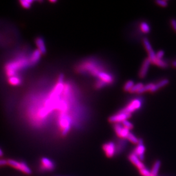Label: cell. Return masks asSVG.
Returning <instances> with one entry per match:
<instances>
[{
	"label": "cell",
	"instance_id": "obj_1",
	"mask_svg": "<svg viewBox=\"0 0 176 176\" xmlns=\"http://www.w3.org/2000/svg\"><path fill=\"white\" fill-rule=\"evenodd\" d=\"M30 54L25 51L18 52L16 56L5 64L4 71L7 79L13 76H21L20 73L32 67L30 62Z\"/></svg>",
	"mask_w": 176,
	"mask_h": 176
},
{
	"label": "cell",
	"instance_id": "obj_2",
	"mask_svg": "<svg viewBox=\"0 0 176 176\" xmlns=\"http://www.w3.org/2000/svg\"><path fill=\"white\" fill-rule=\"evenodd\" d=\"M75 70L79 74L91 75L97 78L100 72L104 70L98 61L95 59L88 58L79 62L76 66Z\"/></svg>",
	"mask_w": 176,
	"mask_h": 176
},
{
	"label": "cell",
	"instance_id": "obj_3",
	"mask_svg": "<svg viewBox=\"0 0 176 176\" xmlns=\"http://www.w3.org/2000/svg\"><path fill=\"white\" fill-rule=\"evenodd\" d=\"M7 165L19 170L26 174H31L32 173L29 166L24 162H18L16 160L9 159L7 160Z\"/></svg>",
	"mask_w": 176,
	"mask_h": 176
},
{
	"label": "cell",
	"instance_id": "obj_4",
	"mask_svg": "<svg viewBox=\"0 0 176 176\" xmlns=\"http://www.w3.org/2000/svg\"><path fill=\"white\" fill-rule=\"evenodd\" d=\"M132 115L127 112H125L123 111H120L117 114L114 115L109 117L108 121L111 123H123L124 121L127 120L128 119L131 117Z\"/></svg>",
	"mask_w": 176,
	"mask_h": 176
},
{
	"label": "cell",
	"instance_id": "obj_5",
	"mask_svg": "<svg viewBox=\"0 0 176 176\" xmlns=\"http://www.w3.org/2000/svg\"><path fill=\"white\" fill-rule=\"evenodd\" d=\"M141 107V101L140 99H135L132 101H130V103L125 107H124L121 111H123L125 112H127L129 114H132V112L140 109Z\"/></svg>",
	"mask_w": 176,
	"mask_h": 176
},
{
	"label": "cell",
	"instance_id": "obj_6",
	"mask_svg": "<svg viewBox=\"0 0 176 176\" xmlns=\"http://www.w3.org/2000/svg\"><path fill=\"white\" fill-rule=\"evenodd\" d=\"M114 130L117 136L123 139H127L128 134L130 133V130L124 127L120 123L115 124Z\"/></svg>",
	"mask_w": 176,
	"mask_h": 176
},
{
	"label": "cell",
	"instance_id": "obj_7",
	"mask_svg": "<svg viewBox=\"0 0 176 176\" xmlns=\"http://www.w3.org/2000/svg\"><path fill=\"white\" fill-rule=\"evenodd\" d=\"M96 78L97 80L105 82L107 85H111L114 81V78L112 75L105 70L100 72Z\"/></svg>",
	"mask_w": 176,
	"mask_h": 176
},
{
	"label": "cell",
	"instance_id": "obj_8",
	"mask_svg": "<svg viewBox=\"0 0 176 176\" xmlns=\"http://www.w3.org/2000/svg\"><path fill=\"white\" fill-rule=\"evenodd\" d=\"M103 149L108 157H112L116 152V147L114 143L111 141L105 144L103 146Z\"/></svg>",
	"mask_w": 176,
	"mask_h": 176
},
{
	"label": "cell",
	"instance_id": "obj_9",
	"mask_svg": "<svg viewBox=\"0 0 176 176\" xmlns=\"http://www.w3.org/2000/svg\"><path fill=\"white\" fill-rule=\"evenodd\" d=\"M42 55V54L37 49L33 50L30 53V62L32 67L35 66L36 65H37L39 63L41 58Z\"/></svg>",
	"mask_w": 176,
	"mask_h": 176
},
{
	"label": "cell",
	"instance_id": "obj_10",
	"mask_svg": "<svg viewBox=\"0 0 176 176\" xmlns=\"http://www.w3.org/2000/svg\"><path fill=\"white\" fill-rule=\"evenodd\" d=\"M41 168L47 171H51L55 168V164L53 163L52 160L49 159L46 157H43L41 160Z\"/></svg>",
	"mask_w": 176,
	"mask_h": 176
},
{
	"label": "cell",
	"instance_id": "obj_11",
	"mask_svg": "<svg viewBox=\"0 0 176 176\" xmlns=\"http://www.w3.org/2000/svg\"><path fill=\"white\" fill-rule=\"evenodd\" d=\"M137 145V147L135 149L134 153L142 161L144 159V153L145 151V147L144 145L143 140L139 139V143Z\"/></svg>",
	"mask_w": 176,
	"mask_h": 176
},
{
	"label": "cell",
	"instance_id": "obj_12",
	"mask_svg": "<svg viewBox=\"0 0 176 176\" xmlns=\"http://www.w3.org/2000/svg\"><path fill=\"white\" fill-rule=\"evenodd\" d=\"M128 158H129V160L130 162L133 164L134 166H136L137 169L139 170L145 168V166L144 165V164L141 161V160L134 153H132L130 154V156L128 157Z\"/></svg>",
	"mask_w": 176,
	"mask_h": 176
},
{
	"label": "cell",
	"instance_id": "obj_13",
	"mask_svg": "<svg viewBox=\"0 0 176 176\" xmlns=\"http://www.w3.org/2000/svg\"><path fill=\"white\" fill-rule=\"evenodd\" d=\"M150 63H152L150 62V59L148 58L145 59L144 61L143 65L141 66L140 70L139 72V76L141 78H144L146 75H147V72L149 70V67L150 66Z\"/></svg>",
	"mask_w": 176,
	"mask_h": 176
},
{
	"label": "cell",
	"instance_id": "obj_14",
	"mask_svg": "<svg viewBox=\"0 0 176 176\" xmlns=\"http://www.w3.org/2000/svg\"><path fill=\"white\" fill-rule=\"evenodd\" d=\"M36 46L37 47V50H38L43 55L46 52V47L45 42V40L41 37H38L35 40Z\"/></svg>",
	"mask_w": 176,
	"mask_h": 176
},
{
	"label": "cell",
	"instance_id": "obj_15",
	"mask_svg": "<svg viewBox=\"0 0 176 176\" xmlns=\"http://www.w3.org/2000/svg\"><path fill=\"white\" fill-rule=\"evenodd\" d=\"M7 82L11 86L17 87L22 84V78L21 76H13L7 79Z\"/></svg>",
	"mask_w": 176,
	"mask_h": 176
},
{
	"label": "cell",
	"instance_id": "obj_16",
	"mask_svg": "<svg viewBox=\"0 0 176 176\" xmlns=\"http://www.w3.org/2000/svg\"><path fill=\"white\" fill-rule=\"evenodd\" d=\"M169 83V80L165 79H163L161 81H160V82H158L156 84H154L153 88L152 89V90L150 91L151 92H156L158 90H159L161 88L163 87L164 86H165L166 85H168Z\"/></svg>",
	"mask_w": 176,
	"mask_h": 176
},
{
	"label": "cell",
	"instance_id": "obj_17",
	"mask_svg": "<svg viewBox=\"0 0 176 176\" xmlns=\"http://www.w3.org/2000/svg\"><path fill=\"white\" fill-rule=\"evenodd\" d=\"M160 166H161V162L160 160H157L153 165L152 170L150 171L152 176H157L159 173V171L160 169Z\"/></svg>",
	"mask_w": 176,
	"mask_h": 176
},
{
	"label": "cell",
	"instance_id": "obj_18",
	"mask_svg": "<svg viewBox=\"0 0 176 176\" xmlns=\"http://www.w3.org/2000/svg\"><path fill=\"white\" fill-rule=\"evenodd\" d=\"M154 85V84L152 83H148V84H147V85H144L143 87L141 88L140 90L138 91L137 94H143V93L145 92H150V91L152 90V89L153 88Z\"/></svg>",
	"mask_w": 176,
	"mask_h": 176
},
{
	"label": "cell",
	"instance_id": "obj_19",
	"mask_svg": "<svg viewBox=\"0 0 176 176\" xmlns=\"http://www.w3.org/2000/svg\"><path fill=\"white\" fill-rule=\"evenodd\" d=\"M20 5L23 7V9H30L31 7L33 5V1H30V0H27V1H20Z\"/></svg>",
	"mask_w": 176,
	"mask_h": 176
},
{
	"label": "cell",
	"instance_id": "obj_20",
	"mask_svg": "<svg viewBox=\"0 0 176 176\" xmlns=\"http://www.w3.org/2000/svg\"><path fill=\"white\" fill-rule=\"evenodd\" d=\"M143 43L144 45L145 46V48L146 49L148 53L153 51V50L152 49V47L151 46L150 42L148 38H144L143 39Z\"/></svg>",
	"mask_w": 176,
	"mask_h": 176
},
{
	"label": "cell",
	"instance_id": "obj_21",
	"mask_svg": "<svg viewBox=\"0 0 176 176\" xmlns=\"http://www.w3.org/2000/svg\"><path fill=\"white\" fill-rule=\"evenodd\" d=\"M140 28L141 31L144 33H149L150 31V27L145 22H143L141 23Z\"/></svg>",
	"mask_w": 176,
	"mask_h": 176
},
{
	"label": "cell",
	"instance_id": "obj_22",
	"mask_svg": "<svg viewBox=\"0 0 176 176\" xmlns=\"http://www.w3.org/2000/svg\"><path fill=\"white\" fill-rule=\"evenodd\" d=\"M134 82L133 81H131V80L128 81L124 85L123 89L125 91H130V90L134 87Z\"/></svg>",
	"mask_w": 176,
	"mask_h": 176
},
{
	"label": "cell",
	"instance_id": "obj_23",
	"mask_svg": "<svg viewBox=\"0 0 176 176\" xmlns=\"http://www.w3.org/2000/svg\"><path fill=\"white\" fill-rule=\"evenodd\" d=\"M127 139L132 143L134 144H137L139 140V139H138L135 135H134V134L130 132L128 134Z\"/></svg>",
	"mask_w": 176,
	"mask_h": 176
},
{
	"label": "cell",
	"instance_id": "obj_24",
	"mask_svg": "<svg viewBox=\"0 0 176 176\" xmlns=\"http://www.w3.org/2000/svg\"><path fill=\"white\" fill-rule=\"evenodd\" d=\"M144 85L141 83H138L136 85H134V87L132 88V89L130 90V92L131 93H135L136 92L137 93L138 91L140 90L141 88H142L143 87Z\"/></svg>",
	"mask_w": 176,
	"mask_h": 176
},
{
	"label": "cell",
	"instance_id": "obj_25",
	"mask_svg": "<svg viewBox=\"0 0 176 176\" xmlns=\"http://www.w3.org/2000/svg\"><path fill=\"white\" fill-rule=\"evenodd\" d=\"M154 65H156L161 68H166L168 67V63L165 61H164L162 59H157L156 61L154 63Z\"/></svg>",
	"mask_w": 176,
	"mask_h": 176
},
{
	"label": "cell",
	"instance_id": "obj_26",
	"mask_svg": "<svg viewBox=\"0 0 176 176\" xmlns=\"http://www.w3.org/2000/svg\"><path fill=\"white\" fill-rule=\"evenodd\" d=\"M106 86H107V85H106L105 82H102V81H99V80H96V81L95 83L94 86L95 88L96 89L100 90L101 88H104Z\"/></svg>",
	"mask_w": 176,
	"mask_h": 176
},
{
	"label": "cell",
	"instance_id": "obj_27",
	"mask_svg": "<svg viewBox=\"0 0 176 176\" xmlns=\"http://www.w3.org/2000/svg\"><path fill=\"white\" fill-rule=\"evenodd\" d=\"M122 125L124 126V127L126 128L128 130H130L134 128V125L133 124L128 120H125L122 123Z\"/></svg>",
	"mask_w": 176,
	"mask_h": 176
},
{
	"label": "cell",
	"instance_id": "obj_28",
	"mask_svg": "<svg viewBox=\"0 0 176 176\" xmlns=\"http://www.w3.org/2000/svg\"><path fill=\"white\" fill-rule=\"evenodd\" d=\"M139 172L143 176H152L150 170L148 169L146 167L140 170Z\"/></svg>",
	"mask_w": 176,
	"mask_h": 176
},
{
	"label": "cell",
	"instance_id": "obj_29",
	"mask_svg": "<svg viewBox=\"0 0 176 176\" xmlns=\"http://www.w3.org/2000/svg\"><path fill=\"white\" fill-rule=\"evenodd\" d=\"M156 3L162 7H166L168 5V2L165 0H159L157 1Z\"/></svg>",
	"mask_w": 176,
	"mask_h": 176
},
{
	"label": "cell",
	"instance_id": "obj_30",
	"mask_svg": "<svg viewBox=\"0 0 176 176\" xmlns=\"http://www.w3.org/2000/svg\"><path fill=\"white\" fill-rule=\"evenodd\" d=\"M164 56V51L163 50H160L159 51L157 52L156 57L157 58L159 59H162Z\"/></svg>",
	"mask_w": 176,
	"mask_h": 176
},
{
	"label": "cell",
	"instance_id": "obj_31",
	"mask_svg": "<svg viewBox=\"0 0 176 176\" xmlns=\"http://www.w3.org/2000/svg\"><path fill=\"white\" fill-rule=\"evenodd\" d=\"M170 23H171V25L173 27V29L176 32V20L172 19L170 21Z\"/></svg>",
	"mask_w": 176,
	"mask_h": 176
},
{
	"label": "cell",
	"instance_id": "obj_32",
	"mask_svg": "<svg viewBox=\"0 0 176 176\" xmlns=\"http://www.w3.org/2000/svg\"><path fill=\"white\" fill-rule=\"evenodd\" d=\"M7 165V160L0 159V166H4Z\"/></svg>",
	"mask_w": 176,
	"mask_h": 176
},
{
	"label": "cell",
	"instance_id": "obj_33",
	"mask_svg": "<svg viewBox=\"0 0 176 176\" xmlns=\"http://www.w3.org/2000/svg\"><path fill=\"white\" fill-rule=\"evenodd\" d=\"M3 152H2V149L0 148V157H2L3 156Z\"/></svg>",
	"mask_w": 176,
	"mask_h": 176
},
{
	"label": "cell",
	"instance_id": "obj_34",
	"mask_svg": "<svg viewBox=\"0 0 176 176\" xmlns=\"http://www.w3.org/2000/svg\"><path fill=\"white\" fill-rule=\"evenodd\" d=\"M172 64H173V66H174V67H176V61H174V62H173V63H172Z\"/></svg>",
	"mask_w": 176,
	"mask_h": 176
}]
</instances>
